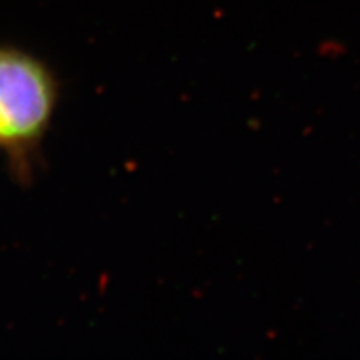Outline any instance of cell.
I'll use <instances>...</instances> for the list:
<instances>
[{"label":"cell","mask_w":360,"mask_h":360,"mask_svg":"<svg viewBox=\"0 0 360 360\" xmlns=\"http://www.w3.org/2000/svg\"><path fill=\"white\" fill-rule=\"evenodd\" d=\"M57 102L51 67L22 49L0 45V148L24 182L32 177Z\"/></svg>","instance_id":"6da1fadb"}]
</instances>
